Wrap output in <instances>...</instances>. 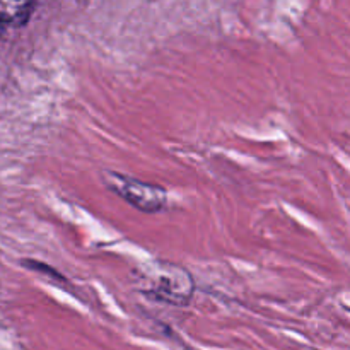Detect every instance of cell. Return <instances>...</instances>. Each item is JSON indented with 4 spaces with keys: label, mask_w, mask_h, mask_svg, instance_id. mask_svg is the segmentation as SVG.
<instances>
[{
    "label": "cell",
    "mask_w": 350,
    "mask_h": 350,
    "mask_svg": "<svg viewBox=\"0 0 350 350\" xmlns=\"http://www.w3.org/2000/svg\"><path fill=\"white\" fill-rule=\"evenodd\" d=\"M33 12L31 0H0V24L23 26Z\"/></svg>",
    "instance_id": "3"
},
{
    "label": "cell",
    "mask_w": 350,
    "mask_h": 350,
    "mask_svg": "<svg viewBox=\"0 0 350 350\" xmlns=\"http://www.w3.org/2000/svg\"><path fill=\"white\" fill-rule=\"evenodd\" d=\"M2 31H3V26H2V24H0V36H2Z\"/></svg>",
    "instance_id": "4"
},
{
    "label": "cell",
    "mask_w": 350,
    "mask_h": 350,
    "mask_svg": "<svg viewBox=\"0 0 350 350\" xmlns=\"http://www.w3.org/2000/svg\"><path fill=\"white\" fill-rule=\"evenodd\" d=\"M103 180L113 193L142 212H159L166 205V191L156 185L144 183V181L133 180L126 174L113 173V171H106L103 174Z\"/></svg>",
    "instance_id": "2"
},
{
    "label": "cell",
    "mask_w": 350,
    "mask_h": 350,
    "mask_svg": "<svg viewBox=\"0 0 350 350\" xmlns=\"http://www.w3.org/2000/svg\"><path fill=\"white\" fill-rule=\"evenodd\" d=\"M149 294L171 304H187L193 294V279L181 267L159 262L146 273Z\"/></svg>",
    "instance_id": "1"
}]
</instances>
